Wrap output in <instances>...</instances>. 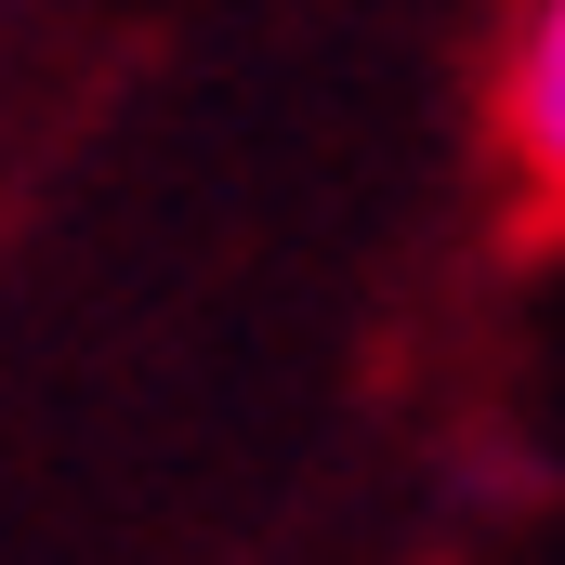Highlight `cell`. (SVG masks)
<instances>
[{
  "instance_id": "cell-1",
  "label": "cell",
  "mask_w": 565,
  "mask_h": 565,
  "mask_svg": "<svg viewBox=\"0 0 565 565\" xmlns=\"http://www.w3.org/2000/svg\"><path fill=\"white\" fill-rule=\"evenodd\" d=\"M500 158H513V184L565 224V0H526V26L500 53Z\"/></svg>"
}]
</instances>
